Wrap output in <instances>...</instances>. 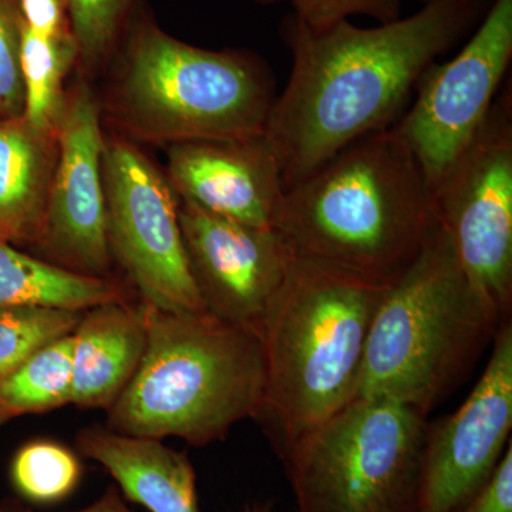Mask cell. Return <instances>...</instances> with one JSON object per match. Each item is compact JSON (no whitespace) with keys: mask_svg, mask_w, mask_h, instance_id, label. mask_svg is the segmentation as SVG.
<instances>
[{"mask_svg":"<svg viewBox=\"0 0 512 512\" xmlns=\"http://www.w3.org/2000/svg\"><path fill=\"white\" fill-rule=\"evenodd\" d=\"M488 0H431L409 18L312 29L286 16L292 70L264 138L285 191L362 137L393 127L420 77L487 13Z\"/></svg>","mask_w":512,"mask_h":512,"instance_id":"obj_1","label":"cell"},{"mask_svg":"<svg viewBox=\"0 0 512 512\" xmlns=\"http://www.w3.org/2000/svg\"><path fill=\"white\" fill-rule=\"evenodd\" d=\"M434 218L420 165L390 127L288 188L274 231L293 259L389 288L419 255Z\"/></svg>","mask_w":512,"mask_h":512,"instance_id":"obj_2","label":"cell"},{"mask_svg":"<svg viewBox=\"0 0 512 512\" xmlns=\"http://www.w3.org/2000/svg\"><path fill=\"white\" fill-rule=\"evenodd\" d=\"M147 345L137 372L109 409L126 436L178 437L205 446L264 409L265 359L255 330L205 312L143 303Z\"/></svg>","mask_w":512,"mask_h":512,"instance_id":"obj_3","label":"cell"},{"mask_svg":"<svg viewBox=\"0 0 512 512\" xmlns=\"http://www.w3.org/2000/svg\"><path fill=\"white\" fill-rule=\"evenodd\" d=\"M123 40L106 101L123 133L165 147L264 136L276 94L259 57L188 45L150 19L134 20Z\"/></svg>","mask_w":512,"mask_h":512,"instance_id":"obj_4","label":"cell"},{"mask_svg":"<svg viewBox=\"0 0 512 512\" xmlns=\"http://www.w3.org/2000/svg\"><path fill=\"white\" fill-rule=\"evenodd\" d=\"M503 323L468 281L450 235L434 218L419 255L377 305L356 397H383L429 414Z\"/></svg>","mask_w":512,"mask_h":512,"instance_id":"obj_5","label":"cell"},{"mask_svg":"<svg viewBox=\"0 0 512 512\" xmlns=\"http://www.w3.org/2000/svg\"><path fill=\"white\" fill-rule=\"evenodd\" d=\"M384 291L292 259L259 329L262 413L274 421L284 450L355 399Z\"/></svg>","mask_w":512,"mask_h":512,"instance_id":"obj_6","label":"cell"},{"mask_svg":"<svg viewBox=\"0 0 512 512\" xmlns=\"http://www.w3.org/2000/svg\"><path fill=\"white\" fill-rule=\"evenodd\" d=\"M429 421L357 396L284 450L299 512H419Z\"/></svg>","mask_w":512,"mask_h":512,"instance_id":"obj_7","label":"cell"},{"mask_svg":"<svg viewBox=\"0 0 512 512\" xmlns=\"http://www.w3.org/2000/svg\"><path fill=\"white\" fill-rule=\"evenodd\" d=\"M468 281L501 322L512 308V97L495 99L476 137L430 191Z\"/></svg>","mask_w":512,"mask_h":512,"instance_id":"obj_8","label":"cell"},{"mask_svg":"<svg viewBox=\"0 0 512 512\" xmlns=\"http://www.w3.org/2000/svg\"><path fill=\"white\" fill-rule=\"evenodd\" d=\"M107 238L144 303L165 312H205L192 279L167 175L123 137H106L103 151Z\"/></svg>","mask_w":512,"mask_h":512,"instance_id":"obj_9","label":"cell"},{"mask_svg":"<svg viewBox=\"0 0 512 512\" xmlns=\"http://www.w3.org/2000/svg\"><path fill=\"white\" fill-rule=\"evenodd\" d=\"M512 59V0H494L454 59L433 63L393 130L420 165L429 191L483 126Z\"/></svg>","mask_w":512,"mask_h":512,"instance_id":"obj_10","label":"cell"},{"mask_svg":"<svg viewBox=\"0 0 512 512\" xmlns=\"http://www.w3.org/2000/svg\"><path fill=\"white\" fill-rule=\"evenodd\" d=\"M101 104L86 84L66 96L57 124V161L42 232L33 248L45 261L87 276L109 278Z\"/></svg>","mask_w":512,"mask_h":512,"instance_id":"obj_11","label":"cell"},{"mask_svg":"<svg viewBox=\"0 0 512 512\" xmlns=\"http://www.w3.org/2000/svg\"><path fill=\"white\" fill-rule=\"evenodd\" d=\"M512 326L494 338L487 366L463 406L429 423L419 512H456L493 476L511 443Z\"/></svg>","mask_w":512,"mask_h":512,"instance_id":"obj_12","label":"cell"},{"mask_svg":"<svg viewBox=\"0 0 512 512\" xmlns=\"http://www.w3.org/2000/svg\"><path fill=\"white\" fill-rule=\"evenodd\" d=\"M192 279L205 309L259 335L292 255L274 229L249 227L178 198Z\"/></svg>","mask_w":512,"mask_h":512,"instance_id":"obj_13","label":"cell"},{"mask_svg":"<svg viewBox=\"0 0 512 512\" xmlns=\"http://www.w3.org/2000/svg\"><path fill=\"white\" fill-rule=\"evenodd\" d=\"M178 198L249 227L274 229L284 200L281 168L264 136L167 147Z\"/></svg>","mask_w":512,"mask_h":512,"instance_id":"obj_14","label":"cell"},{"mask_svg":"<svg viewBox=\"0 0 512 512\" xmlns=\"http://www.w3.org/2000/svg\"><path fill=\"white\" fill-rule=\"evenodd\" d=\"M146 345L144 305L116 301L84 311L73 332L70 403L109 410L137 372Z\"/></svg>","mask_w":512,"mask_h":512,"instance_id":"obj_15","label":"cell"},{"mask_svg":"<svg viewBox=\"0 0 512 512\" xmlns=\"http://www.w3.org/2000/svg\"><path fill=\"white\" fill-rule=\"evenodd\" d=\"M57 161V130L0 121V241L35 247Z\"/></svg>","mask_w":512,"mask_h":512,"instance_id":"obj_16","label":"cell"},{"mask_svg":"<svg viewBox=\"0 0 512 512\" xmlns=\"http://www.w3.org/2000/svg\"><path fill=\"white\" fill-rule=\"evenodd\" d=\"M90 457L114 477L127 498L151 512H200L194 467L161 440L101 433Z\"/></svg>","mask_w":512,"mask_h":512,"instance_id":"obj_17","label":"cell"},{"mask_svg":"<svg viewBox=\"0 0 512 512\" xmlns=\"http://www.w3.org/2000/svg\"><path fill=\"white\" fill-rule=\"evenodd\" d=\"M116 301L126 299L113 279L76 274L0 241V306L45 305L87 311Z\"/></svg>","mask_w":512,"mask_h":512,"instance_id":"obj_18","label":"cell"},{"mask_svg":"<svg viewBox=\"0 0 512 512\" xmlns=\"http://www.w3.org/2000/svg\"><path fill=\"white\" fill-rule=\"evenodd\" d=\"M73 333L39 350L0 380V426L25 414L50 412L72 399Z\"/></svg>","mask_w":512,"mask_h":512,"instance_id":"obj_19","label":"cell"},{"mask_svg":"<svg viewBox=\"0 0 512 512\" xmlns=\"http://www.w3.org/2000/svg\"><path fill=\"white\" fill-rule=\"evenodd\" d=\"M77 63L74 39H55L20 26V72L25 90L23 119L56 131L64 107V77Z\"/></svg>","mask_w":512,"mask_h":512,"instance_id":"obj_20","label":"cell"},{"mask_svg":"<svg viewBox=\"0 0 512 512\" xmlns=\"http://www.w3.org/2000/svg\"><path fill=\"white\" fill-rule=\"evenodd\" d=\"M83 313L45 305L0 306V380L50 343L72 335Z\"/></svg>","mask_w":512,"mask_h":512,"instance_id":"obj_21","label":"cell"},{"mask_svg":"<svg viewBox=\"0 0 512 512\" xmlns=\"http://www.w3.org/2000/svg\"><path fill=\"white\" fill-rule=\"evenodd\" d=\"M140 0H66L77 63L94 70L106 63L131 26Z\"/></svg>","mask_w":512,"mask_h":512,"instance_id":"obj_22","label":"cell"},{"mask_svg":"<svg viewBox=\"0 0 512 512\" xmlns=\"http://www.w3.org/2000/svg\"><path fill=\"white\" fill-rule=\"evenodd\" d=\"M82 468L69 448L53 441H35L13 458L16 490L33 503L49 504L67 497L80 480Z\"/></svg>","mask_w":512,"mask_h":512,"instance_id":"obj_23","label":"cell"},{"mask_svg":"<svg viewBox=\"0 0 512 512\" xmlns=\"http://www.w3.org/2000/svg\"><path fill=\"white\" fill-rule=\"evenodd\" d=\"M20 26L18 2L0 0V121L22 119L25 113Z\"/></svg>","mask_w":512,"mask_h":512,"instance_id":"obj_24","label":"cell"},{"mask_svg":"<svg viewBox=\"0 0 512 512\" xmlns=\"http://www.w3.org/2000/svg\"><path fill=\"white\" fill-rule=\"evenodd\" d=\"M403 0H292L293 15L312 29H325L352 16L380 23L400 19Z\"/></svg>","mask_w":512,"mask_h":512,"instance_id":"obj_25","label":"cell"},{"mask_svg":"<svg viewBox=\"0 0 512 512\" xmlns=\"http://www.w3.org/2000/svg\"><path fill=\"white\" fill-rule=\"evenodd\" d=\"M26 28L55 39H74L66 0H16Z\"/></svg>","mask_w":512,"mask_h":512,"instance_id":"obj_26","label":"cell"},{"mask_svg":"<svg viewBox=\"0 0 512 512\" xmlns=\"http://www.w3.org/2000/svg\"><path fill=\"white\" fill-rule=\"evenodd\" d=\"M456 512H512V443L487 484Z\"/></svg>","mask_w":512,"mask_h":512,"instance_id":"obj_27","label":"cell"},{"mask_svg":"<svg viewBox=\"0 0 512 512\" xmlns=\"http://www.w3.org/2000/svg\"><path fill=\"white\" fill-rule=\"evenodd\" d=\"M3 512V511H2ZM9 512H30V511H9ZM76 512H131L128 510L123 501L120 500L119 494L114 490H110L109 493L100 498L97 503L90 505L89 508H84L82 511Z\"/></svg>","mask_w":512,"mask_h":512,"instance_id":"obj_28","label":"cell"},{"mask_svg":"<svg viewBox=\"0 0 512 512\" xmlns=\"http://www.w3.org/2000/svg\"><path fill=\"white\" fill-rule=\"evenodd\" d=\"M256 2L264 3V5H272V3L282 2V0H256Z\"/></svg>","mask_w":512,"mask_h":512,"instance_id":"obj_29","label":"cell"},{"mask_svg":"<svg viewBox=\"0 0 512 512\" xmlns=\"http://www.w3.org/2000/svg\"><path fill=\"white\" fill-rule=\"evenodd\" d=\"M421 2H423V3H429V2H431V0H421Z\"/></svg>","mask_w":512,"mask_h":512,"instance_id":"obj_30","label":"cell"},{"mask_svg":"<svg viewBox=\"0 0 512 512\" xmlns=\"http://www.w3.org/2000/svg\"><path fill=\"white\" fill-rule=\"evenodd\" d=\"M0 512H2V510H0Z\"/></svg>","mask_w":512,"mask_h":512,"instance_id":"obj_31","label":"cell"}]
</instances>
